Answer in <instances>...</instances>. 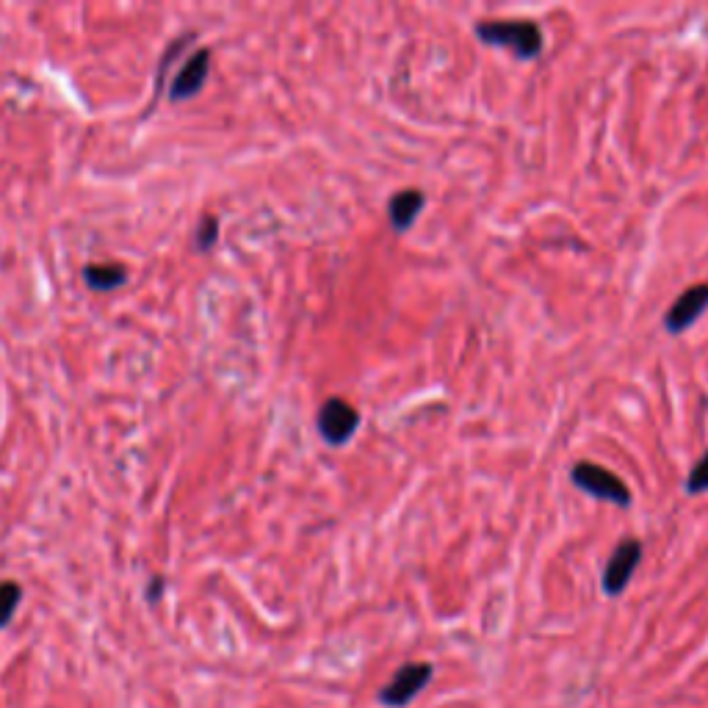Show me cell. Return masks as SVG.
I'll return each mask as SVG.
<instances>
[{"mask_svg":"<svg viewBox=\"0 0 708 708\" xmlns=\"http://www.w3.org/2000/svg\"><path fill=\"white\" fill-rule=\"evenodd\" d=\"M161 595V579H153V584H150V598H158Z\"/></svg>","mask_w":708,"mask_h":708,"instance_id":"cell-13","label":"cell"},{"mask_svg":"<svg viewBox=\"0 0 708 708\" xmlns=\"http://www.w3.org/2000/svg\"><path fill=\"white\" fill-rule=\"evenodd\" d=\"M639 559H642V543L637 537H626L617 545L609 556V562L603 567V592L606 595H623L631 576L637 573Z\"/></svg>","mask_w":708,"mask_h":708,"instance_id":"cell-5","label":"cell"},{"mask_svg":"<svg viewBox=\"0 0 708 708\" xmlns=\"http://www.w3.org/2000/svg\"><path fill=\"white\" fill-rule=\"evenodd\" d=\"M476 36L523 61L537 59L543 53V31L531 20H482L476 23Z\"/></svg>","mask_w":708,"mask_h":708,"instance_id":"cell-1","label":"cell"},{"mask_svg":"<svg viewBox=\"0 0 708 708\" xmlns=\"http://www.w3.org/2000/svg\"><path fill=\"white\" fill-rule=\"evenodd\" d=\"M708 307V283L689 285L684 294L675 299L664 313V327L670 335H681L695 324Z\"/></svg>","mask_w":708,"mask_h":708,"instance_id":"cell-6","label":"cell"},{"mask_svg":"<svg viewBox=\"0 0 708 708\" xmlns=\"http://www.w3.org/2000/svg\"><path fill=\"white\" fill-rule=\"evenodd\" d=\"M570 476H573V484L579 490L601 498V501H609V504H617V507H631V501H634L626 482L617 473L606 471V468L595 465V462H576Z\"/></svg>","mask_w":708,"mask_h":708,"instance_id":"cell-2","label":"cell"},{"mask_svg":"<svg viewBox=\"0 0 708 708\" xmlns=\"http://www.w3.org/2000/svg\"><path fill=\"white\" fill-rule=\"evenodd\" d=\"M208 70H211V53H208V50H197V53L186 61V67L175 75L169 95L175 97V100H189V97H194L202 89L205 78H208Z\"/></svg>","mask_w":708,"mask_h":708,"instance_id":"cell-7","label":"cell"},{"mask_svg":"<svg viewBox=\"0 0 708 708\" xmlns=\"http://www.w3.org/2000/svg\"><path fill=\"white\" fill-rule=\"evenodd\" d=\"M20 598H23V590L14 581H0V628L12 620L17 606H20Z\"/></svg>","mask_w":708,"mask_h":708,"instance_id":"cell-10","label":"cell"},{"mask_svg":"<svg viewBox=\"0 0 708 708\" xmlns=\"http://www.w3.org/2000/svg\"><path fill=\"white\" fill-rule=\"evenodd\" d=\"M424 205V191L404 189L399 191V194H393L388 202V216L393 230H399V233H402V230H410L415 219H418V213L424 211Z\"/></svg>","mask_w":708,"mask_h":708,"instance_id":"cell-8","label":"cell"},{"mask_svg":"<svg viewBox=\"0 0 708 708\" xmlns=\"http://www.w3.org/2000/svg\"><path fill=\"white\" fill-rule=\"evenodd\" d=\"M83 277L95 291H111L128 280V269L119 263H92V266H86Z\"/></svg>","mask_w":708,"mask_h":708,"instance_id":"cell-9","label":"cell"},{"mask_svg":"<svg viewBox=\"0 0 708 708\" xmlns=\"http://www.w3.org/2000/svg\"><path fill=\"white\" fill-rule=\"evenodd\" d=\"M706 490H708V451L697 460V465L692 468V473H689V479H686V493L697 496V493H706Z\"/></svg>","mask_w":708,"mask_h":708,"instance_id":"cell-11","label":"cell"},{"mask_svg":"<svg viewBox=\"0 0 708 708\" xmlns=\"http://www.w3.org/2000/svg\"><path fill=\"white\" fill-rule=\"evenodd\" d=\"M432 675H435V667L429 661H410V664H404L390 678V684L379 689V703H385L390 708L407 706L410 700H415L429 686Z\"/></svg>","mask_w":708,"mask_h":708,"instance_id":"cell-3","label":"cell"},{"mask_svg":"<svg viewBox=\"0 0 708 708\" xmlns=\"http://www.w3.org/2000/svg\"><path fill=\"white\" fill-rule=\"evenodd\" d=\"M219 238V222L213 216H205L200 222V230H197V247L200 249H211Z\"/></svg>","mask_w":708,"mask_h":708,"instance_id":"cell-12","label":"cell"},{"mask_svg":"<svg viewBox=\"0 0 708 708\" xmlns=\"http://www.w3.org/2000/svg\"><path fill=\"white\" fill-rule=\"evenodd\" d=\"M357 426H360V413H357L346 399L332 396V399H327V402L321 404L319 432L330 446H343V443H349L354 432H357Z\"/></svg>","mask_w":708,"mask_h":708,"instance_id":"cell-4","label":"cell"}]
</instances>
